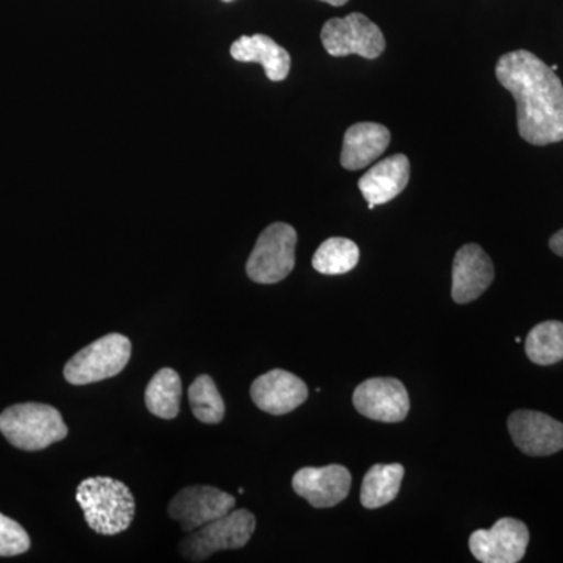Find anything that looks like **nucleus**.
Returning <instances> with one entry per match:
<instances>
[{"label": "nucleus", "instance_id": "nucleus-14", "mask_svg": "<svg viewBox=\"0 0 563 563\" xmlns=\"http://www.w3.org/2000/svg\"><path fill=\"white\" fill-rule=\"evenodd\" d=\"M495 279L492 258L479 244H465L453 263V299L457 303L476 301Z\"/></svg>", "mask_w": 563, "mask_h": 563}, {"label": "nucleus", "instance_id": "nucleus-23", "mask_svg": "<svg viewBox=\"0 0 563 563\" xmlns=\"http://www.w3.org/2000/svg\"><path fill=\"white\" fill-rule=\"evenodd\" d=\"M31 544V537L20 523L0 514V558L27 553Z\"/></svg>", "mask_w": 563, "mask_h": 563}, {"label": "nucleus", "instance_id": "nucleus-6", "mask_svg": "<svg viewBox=\"0 0 563 563\" xmlns=\"http://www.w3.org/2000/svg\"><path fill=\"white\" fill-rule=\"evenodd\" d=\"M298 233L285 222H274L258 236L246 263V273L255 284L272 285L287 279L295 268Z\"/></svg>", "mask_w": 563, "mask_h": 563}, {"label": "nucleus", "instance_id": "nucleus-25", "mask_svg": "<svg viewBox=\"0 0 563 563\" xmlns=\"http://www.w3.org/2000/svg\"><path fill=\"white\" fill-rule=\"evenodd\" d=\"M321 2L331 3L333 7H343L347 0H321Z\"/></svg>", "mask_w": 563, "mask_h": 563}, {"label": "nucleus", "instance_id": "nucleus-1", "mask_svg": "<svg viewBox=\"0 0 563 563\" xmlns=\"http://www.w3.org/2000/svg\"><path fill=\"white\" fill-rule=\"evenodd\" d=\"M496 79L517 101L518 132L533 146L563 141V85L555 70L529 51L503 55Z\"/></svg>", "mask_w": 563, "mask_h": 563}, {"label": "nucleus", "instance_id": "nucleus-9", "mask_svg": "<svg viewBox=\"0 0 563 563\" xmlns=\"http://www.w3.org/2000/svg\"><path fill=\"white\" fill-rule=\"evenodd\" d=\"M528 544V526L515 518H501L493 528L479 529L470 537V551L483 563L520 562Z\"/></svg>", "mask_w": 563, "mask_h": 563}, {"label": "nucleus", "instance_id": "nucleus-15", "mask_svg": "<svg viewBox=\"0 0 563 563\" xmlns=\"http://www.w3.org/2000/svg\"><path fill=\"white\" fill-rule=\"evenodd\" d=\"M410 180V161L404 154L377 163L358 180L363 198L368 202V209L383 206L401 195Z\"/></svg>", "mask_w": 563, "mask_h": 563}, {"label": "nucleus", "instance_id": "nucleus-2", "mask_svg": "<svg viewBox=\"0 0 563 563\" xmlns=\"http://www.w3.org/2000/svg\"><path fill=\"white\" fill-rule=\"evenodd\" d=\"M76 499L85 520L101 536L128 531L135 518L136 503L131 488L111 477H88L77 487Z\"/></svg>", "mask_w": 563, "mask_h": 563}, {"label": "nucleus", "instance_id": "nucleus-19", "mask_svg": "<svg viewBox=\"0 0 563 563\" xmlns=\"http://www.w3.org/2000/svg\"><path fill=\"white\" fill-rule=\"evenodd\" d=\"M181 380L173 368H162L154 374L146 388V407L162 420H174L179 415Z\"/></svg>", "mask_w": 563, "mask_h": 563}, {"label": "nucleus", "instance_id": "nucleus-7", "mask_svg": "<svg viewBox=\"0 0 563 563\" xmlns=\"http://www.w3.org/2000/svg\"><path fill=\"white\" fill-rule=\"evenodd\" d=\"M321 41L332 57L361 55L366 60H374L385 51L384 33L362 13H351L346 18H333L325 22Z\"/></svg>", "mask_w": 563, "mask_h": 563}, {"label": "nucleus", "instance_id": "nucleus-24", "mask_svg": "<svg viewBox=\"0 0 563 563\" xmlns=\"http://www.w3.org/2000/svg\"><path fill=\"white\" fill-rule=\"evenodd\" d=\"M550 247L555 255L563 257V229L562 231H559L558 233H554L553 236H551Z\"/></svg>", "mask_w": 563, "mask_h": 563}, {"label": "nucleus", "instance_id": "nucleus-22", "mask_svg": "<svg viewBox=\"0 0 563 563\" xmlns=\"http://www.w3.org/2000/svg\"><path fill=\"white\" fill-rule=\"evenodd\" d=\"M188 399L196 420L206 424H218L224 420V399L209 374L196 377L195 383L188 388Z\"/></svg>", "mask_w": 563, "mask_h": 563}, {"label": "nucleus", "instance_id": "nucleus-12", "mask_svg": "<svg viewBox=\"0 0 563 563\" xmlns=\"http://www.w3.org/2000/svg\"><path fill=\"white\" fill-rule=\"evenodd\" d=\"M352 477L342 465L306 466L292 476V490L317 509H329L350 495Z\"/></svg>", "mask_w": 563, "mask_h": 563}, {"label": "nucleus", "instance_id": "nucleus-18", "mask_svg": "<svg viewBox=\"0 0 563 563\" xmlns=\"http://www.w3.org/2000/svg\"><path fill=\"white\" fill-rule=\"evenodd\" d=\"M404 466L399 463L374 465L363 477L361 503L366 509L387 506L401 490Z\"/></svg>", "mask_w": 563, "mask_h": 563}, {"label": "nucleus", "instance_id": "nucleus-5", "mask_svg": "<svg viewBox=\"0 0 563 563\" xmlns=\"http://www.w3.org/2000/svg\"><path fill=\"white\" fill-rule=\"evenodd\" d=\"M132 343L122 333H109L77 352L65 365V379L73 385L101 383L128 366Z\"/></svg>", "mask_w": 563, "mask_h": 563}, {"label": "nucleus", "instance_id": "nucleus-26", "mask_svg": "<svg viewBox=\"0 0 563 563\" xmlns=\"http://www.w3.org/2000/svg\"><path fill=\"white\" fill-rule=\"evenodd\" d=\"M222 2H232V0H222Z\"/></svg>", "mask_w": 563, "mask_h": 563}, {"label": "nucleus", "instance_id": "nucleus-13", "mask_svg": "<svg viewBox=\"0 0 563 563\" xmlns=\"http://www.w3.org/2000/svg\"><path fill=\"white\" fill-rule=\"evenodd\" d=\"M251 398L263 412L287 415L307 401L309 388L295 374L272 369L254 380Z\"/></svg>", "mask_w": 563, "mask_h": 563}, {"label": "nucleus", "instance_id": "nucleus-10", "mask_svg": "<svg viewBox=\"0 0 563 563\" xmlns=\"http://www.w3.org/2000/svg\"><path fill=\"white\" fill-rule=\"evenodd\" d=\"M355 409L374 421L399 422L409 415L410 399L406 387L393 377H374L355 388Z\"/></svg>", "mask_w": 563, "mask_h": 563}, {"label": "nucleus", "instance_id": "nucleus-16", "mask_svg": "<svg viewBox=\"0 0 563 563\" xmlns=\"http://www.w3.org/2000/svg\"><path fill=\"white\" fill-rule=\"evenodd\" d=\"M390 131L376 122H358L344 133L342 166L350 172H358L372 165L387 151L390 144Z\"/></svg>", "mask_w": 563, "mask_h": 563}, {"label": "nucleus", "instance_id": "nucleus-20", "mask_svg": "<svg viewBox=\"0 0 563 563\" xmlns=\"http://www.w3.org/2000/svg\"><path fill=\"white\" fill-rule=\"evenodd\" d=\"M526 354L537 365H554L563 361V322L544 321L537 324L526 339Z\"/></svg>", "mask_w": 563, "mask_h": 563}, {"label": "nucleus", "instance_id": "nucleus-11", "mask_svg": "<svg viewBox=\"0 0 563 563\" xmlns=\"http://www.w3.org/2000/svg\"><path fill=\"white\" fill-rule=\"evenodd\" d=\"M518 450L532 457H543L563 450V424L550 415L517 410L507 421Z\"/></svg>", "mask_w": 563, "mask_h": 563}, {"label": "nucleus", "instance_id": "nucleus-17", "mask_svg": "<svg viewBox=\"0 0 563 563\" xmlns=\"http://www.w3.org/2000/svg\"><path fill=\"white\" fill-rule=\"evenodd\" d=\"M231 55L236 62L261 63L266 77L272 81L285 80L290 74L291 57L288 51L262 33L240 36L232 44Z\"/></svg>", "mask_w": 563, "mask_h": 563}, {"label": "nucleus", "instance_id": "nucleus-21", "mask_svg": "<svg viewBox=\"0 0 563 563\" xmlns=\"http://www.w3.org/2000/svg\"><path fill=\"white\" fill-rule=\"evenodd\" d=\"M358 258L361 251L357 244L347 239L333 236L325 240L314 252L312 265L318 273L325 276H339L352 272L357 266Z\"/></svg>", "mask_w": 563, "mask_h": 563}, {"label": "nucleus", "instance_id": "nucleus-3", "mask_svg": "<svg viewBox=\"0 0 563 563\" xmlns=\"http://www.w3.org/2000/svg\"><path fill=\"white\" fill-rule=\"evenodd\" d=\"M0 432L18 450L41 451L62 442L69 431L55 407L25 402L0 413Z\"/></svg>", "mask_w": 563, "mask_h": 563}, {"label": "nucleus", "instance_id": "nucleus-8", "mask_svg": "<svg viewBox=\"0 0 563 563\" xmlns=\"http://www.w3.org/2000/svg\"><path fill=\"white\" fill-rule=\"evenodd\" d=\"M236 499L210 485H191L174 496L168 514L181 531L192 532L235 509Z\"/></svg>", "mask_w": 563, "mask_h": 563}, {"label": "nucleus", "instance_id": "nucleus-4", "mask_svg": "<svg viewBox=\"0 0 563 563\" xmlns=\"http://www.w3.org/2000/svg\"><path fill=\"white\" fill-rule=\"evenodd\" d=\"M254 531V514L246 509H233L224 517L185 537L180 542V554L187 561L202 562L218 551L240 550L246 547Z\"/></svg>", "mask_w": 563, "mask_h": 563}]
</instances>
